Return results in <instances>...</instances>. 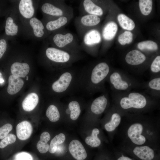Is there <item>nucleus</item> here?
<instances>
[{
	"instance_id": "f257e3e1",
	"label": "nucleus",
	"mask_w": 160,
	"mask_h": 160,
	"mask_svg": "<svg viewBox=\"0 0 160 160\" xmlns=\"http://www.w3.org/2000/svg\"><path fill=\"white\" fill-rule=\"evenodd\" d=\"M152 113L124 116L114 137L119 140V144L160 148V116Z\"/></svg>"
},
{
	"instance_id": "f03ea898",
	"label": "nucleus",
	"mask_w": 160,
	"mask_h": 160,
	"mask_svg": "<svg viewBox=\"0 0 160 160\" xmlns=\"http://www.w3.org/2000/svg\"><path fill=\"white\" fill-rule=\"evenodd\" d=\"M113 103L124 116L152 112L159 109V100L143 92L135 91L112 93Z\"/></svg>"
},
{
	"instance_id": "7ed1b4c3",
	"label": "nucleus",
	"mask_w": 160,
	"mask_h": 160,
	"mask_svg": "<svg viewBox=\"0 0 160 160\" xmlns=\"http://www.w3.org/2000/svg\"><path fill=\"white\" fill-rule=\"evenodd\" d=\"M111 70L107 63L101 62L80 71L79 90L89 95L106 92L105 83Z\"/></svg>"
},
{
	"instance_id": "20e7f679",
	"label": "nucleus",
	"mask_w": 160,
	"mask_h": 160,
	"mask_svg": "<svg viewBox=\"0 0 160 160\" xmlns=\"http://www.w3.org/2000/svg\"><path fill=\"white\" fill-rule=\"evenodd\" d=\"M80 72L69 68L60 70L57 78L51 85L53 92L60 97L72 95L79 90Z\"/></svg>"
},
{
	"instance_id": "39448f33",
	"label": "nucleus",
	"mask_w": 160,
	"mask_h": 160,
	"mask_svg": "<svg viewBox=\"0 0 160 160\" xmlns=\"http://www.w3.org/2000/svg\"><path fill=\"white\" fill-rule=\"evenodd\" d=\"M113 92H127L132 89L143 87V83L126 72L119 70H111L106 81Z\"/></svg>"
},
{
	"instance_id": "423d86ee",
	"label": "nucleus",
	"mask_w": 160,
	"mask_h": 160,
	"mask_svg": "<svg viewBox=\"0 0 160 160\" xmlns=\"http://www.w3.org/2000/svg\"><path fill=\"white\" fill-rule=\"evenodd\" d=\"M117 148L138 160H159L160 148L149 145L118 144Z\"/></svg>"
},
{
	"instance_id": "0eeeda50",
	"label": "nucleus",
	"mask_w": 160,
	"mask_h": 160,
	"mask_svg": "<svg viewBox=\"0 0 160 160\" xmlns=\"http://www.w3.org/2000/svg\"><path fill=\"white\" fill-rule=\"evenodd\" d=\"M124 114L113 103L107 111L103 127L109 134L111 142H112L121 124Z\"/></svg>"
},
{
	"instance_id": "6e6552de",
	"label": "nucleus",
	"mask_w": 160,
	"mask_h": 160,
	"mask_svg": "<svg viewBox=\"0 0 160 160\" xmlns=\"http://www.w3.org/2000/svg\"><path fill=\"white\" fill-rule=\"evenodd\" d=\"M46 55L51 61L59 65L60 70L69 68L72 63L78 59L73 53L54 47H49L46 51Z\"/></svg>"
},
{
	"instance_id": "1a4fd4ad",
	"label": "nucleus",
	"mask_w": 160,
	"mask_h": 160,
	"mask_svg": "<svg viewBox=\"0 0 160 160\" xmlns=\"http://www.w3.org/2000/svg\"><path fill=\"white\" fill-rule=\"evenodd\" d=\"M110 105L108 94L106 92H104L92 101L89 107V112L94 116L97 117L107 111L110 107Z\"/></svg>"
},
{
	"instance_id": "9d476101",
	"label": "nucleus",
	"mask_w": 160,
	"mask_h": 160,
	"mask_svg": "<svg viewBox=\"0 0 160 160\" xmlns=\"http://www.w3.org/2000/svg\"><path fill=\"white\" fill-rule=\"evenodd\" d=\"M68 150L72 157L75 160H85L87 157V151L79 140H74L70 143Z\"/></svg>"
},
{
	"instance_id": "9b49d317",
	"label": "nucleus",
	"mask_w": 160,
	"mask_h": 160,
	"mask_svg": "<svg viewBox=\"0 0 160 160\" xmlns=\"http://www.w3.org/2000/svg\"><path fill=\"white\" fill-rule=\"evenodd\" d=\"M69 101L65 108V113L69 115L70 118L73 120H77L79 117L81 111L80 101L75 96H71Z\"/></svg>"
},
{
	"instance_id": "f8f14e48",
	"label": "nucleus",
	"mask_w": 160,
	"mask_h": 160,
	"mask_svg": "<svg viewBox=\"0 0 160 160\" xmlns=\"http://www.w3.org/2000/svg\"><path fill=\"white\" fill-rule=\"evenodd\" d=\"M143 87L150 96L159 100L160 95V76L151 78L148 81L143 83Z\"/></svg>"
},
{
	"instance_id": "ddd939ff",
	"label": "nucleus",
	"mask_w": 160,
	"mask_h": 160,
	"mask_svg": "<svg viewBox=\"0 0 160 160\" xmlns=\"http://www.w3.org/2000/svg\"><path fill=\"white\" fill-rule=\"evenodd\" d=\"M16 131L17 136L19 139L26 140L30 137L32 133V126L29 122L23 121L17 125Z\"/></svg>"
},
{
	"instance_id": "4468645a",
	"label": "nucleus",
	"mask_w": 160,
	"mask_h": 160,
	"mask_svg": "<svg viewBox=\"0 0 160 160\" xmlns=\"http://www.w3.org/2000/svg\"><path fill=\"white\" fill-rule=\"evenodd\" d=\"M146 59L145 55L136 49L128 52L125 57L126 62L128 64L133 66H137L142 64Z\"/></svg>"
},
{
	"instance_id": "2eb2a0df",
	"label": "nucleus",
	"mask_w": 160,
	"mask_h": 160,
	"mask_svg": "<svg viewBox=\"0 0 160 160\" xmlns=\"http://www.w3.org/2000/svg\"><path fill=\"white\" fill-rule=\"evenodd\" d=\"M12 75L18 77H25L29 72L30 67L26 63L16 62L14 63L11 67Z\"/></svg>"
},
{
	"instance_id": "dca6fc26",
	"label": "nucleus",
	"mask_w": 160,
	"mask_h": 160,
	"mask_svg": "<svg viewBox=\"0 0 160 160\" xmlns=\"http://www.w3.org/2000/svg\"><path fill=\"white\" fill-rule=\"evenodd\" d=\"M24 84V82L22 79L12 75H11L8 79L7 89L8 93L11 95L16 94L20 90Z\"/></svg>"
},
{
	"instance_id": "f3484780",
	"label": "nucleus",
	"mask_w": 160,
	"mask_h": 160,
	"mask_svg": "<svg viewBox=\"0 0 160 160\" xmlns=\"http://www.w3.org/2000/svg\"><path fill=\"white\" fill-rule=\"evenodd\" d=\"M39 101L37 95L35 93H31L27 95L23 101V108L25 111H31L36 107Z\"/></svg>"
},
{
	"instance_id": "a211bd4d",
	"label": "nucleus",
	"mask_w": 160,
	"mask_h": 160,
	"mask_svg": "<svg viewBox=\"0 0 160 160\" xmlns=\"http://www.w3.org/2000/svg\"><path fill=\"white\" fill-rule=\"evenodd\" d=\"M19 8L20 14L25 18H31L34 14V10L32 0H20Z\"/></svg>"
},
{
	"instance_id": "6ab92c4d",
	"label": "nucleus",
	"mask_w": 160,
	"mask_h": 160,
	"mask_svg": "<svg viewBox=\"0 0 160 160\" xmlns=\"http://www.w3.org/2000/svg\"><path fill=\"white\" fill-rule=\"evenodd\" d=\"M73 39V35L70 33L65 34L58 33L53 37V40L55 44L59 48H63L71 43Z\"/></svg>"
},
{
	"instance_id": "aec40b11",
	"label": "nucleus",
	"mask_w": 160,
	"mask_h": 160,
	"mask_svg": "<svg viewBox=\"0 0 160 160\" xmlns=\"http://www.w3.org/2000/svg\"><path fill=\"white\" fill-rule=\"evenodd\" d=\"M118 30V26L114 22L108 23L104 26L103 31V36L106 40H110L115 37Z\"/></svg>"
},
{
	"instance_id": "412c9836",
	"label": "nucleus",
	"mask_w": 160,
	"mask_h": 160,
	"mask_svg": "<svg viewBox=\"0 0 160 160\" xmlns=\"http://www.w3.org/2000/svg\"><path fill=\"white\" fill-rule=\"evenodd\" d=\"M101 40L100 35L96 30H92L87 32L84 38V43L87 46H92L99 43Z\"/></svg>"
},
{
	"instance_id": "4be33fe9",
	"label": "nucleus",
	"mask_w": 160,
	"mask_h": 160,
	"mask_svg": "<svg viewBox=\"0 0 160 160\" xmlns=\"http://www.w3.org/2000/svg\"><path fill=\"white\" fill-rule=\"evenodd\" d=\"M50 138L49 134L47 132H43L41 134L40 140L36 145L37 149L40 153L44 154L48 151L49 145L47 143Z\"/></svg>"
},
{
	"instance_id": "5701e85b",
	"label": "nucleus",
	"mask_w": 160,
	"mask_h": 160,
	"mask_svg": "<svg viewBox=\"0 0 160 160\" xmlns=\"http://www.w3.org/2000/svg\"><path fill=\"white\" fill-rule=\"evenodd\" d=\"M100 132V130L98 128H94L92 130L91 135L85 138L86 143L93 148L99 147L101 144V140L98 136Z\"/></svg>"
},
{
	"instance_id": "b1692460",
	"label": "nucleus",
	"mask_w": 160,
	"mask_h": 160,
	"mask_svg": "<svg viewBox=\"0 0 160 160\" xmlns=\"http://www.w3.org/2000/svg\"><path fill=\"white\" fill-rule=\"evenodd\" d=\"M83 5L85 11L89 14L97 16H101L103 14V12L102 8L91 0H84Z\"/></svg>"
},
{
	"instance_id": "393cba45",
	"label": "nucleus",
	"mask_w": 160,
	"mask_h": 160,
	"mask_svg": "<svg viewBox=\"0 0 160 160\" xmlns=\"http://www.w3.org/2000/svg\"><path fill=\"white\" fill-rule=\"evenodd\" d=\"M117 19L120 25L124 29L130 31L135 27V24L133 20L124 14L118 15Z\"/></svg>"
},
{
	"instance_id": "a878e982",
	"label": "nucleus",
	"mask_w": 160,
	"mask_h": 160,
	"mask_svg": "<svg viewBox=\"0 0 160 160\" xmlns=\"http://www.w3.org/2000/svg\"><path fill=\"white\" fill-rule=\"evenodd\" d=\"M41 9L44 13L52 16L61 17L63 14V11L61 9L49 3L44 4Z\"/></svg>"
},
{
	"instance_id": "bb28decb",
	"label": "nucleus",
	"mask_w": 160,
	"mask_h": 160,
	"mask_svg": "<svg viewBox=\"0 0 160 160\" xmlns=\"http://www.w3.org/2000/svg\"><path fill=\"white\" fill-rule=\"evenodd\" d=\"M68 21V19L66 17L62 16L55 20L49 22L46 25V28L49 31H53L63 26Z\"/></svg>"
},
{
	"instance_id": "cd10ccee",
	"label": "nucleus",
	"mask_w": 160,
	"mask_h": 160,
	"mask_svg": "<svg viewBox=\"0 0 160 160\" xmlns=\"http://www.w3.org/2000/svg\"><path fill=\"white\" fill-rule=\"evenodd\" d=\"M30 25L33 28L34 35L38 37H41L44 34L43 29L44 26L41 22L36 17H33L30 20Z\"/></svg>"
},
{
	"instance_id": "c85d7f7f",
	"label": "nucleus",
	"mask_w": 160,
	"mask_h": 160,
	"mask_svg": "<svg viewBox=\"0 0 160 160\" xmlns=\"http://www.w3.org/2000/svg\"><path fill=\"white\" fill-rule=\"evenodd\" d=\"M46 115L49 121L52 122L57 121L60 116L58 108L53 104L50 105L48 107L46 111Z\"/></svg>"
},
{
	"instance_id": "c756f323",
	"label": "nucleus",
	"mask_w": 160,
	"mask_h": 160,
	"mask_svg": "<svg viewBox=\"0 0 160 160\" xmlns=\"http://www.w3.org/2000/svg\"><path fill=\"white\" fill-rule=\"evenodd\" d=\"M81 23L87 27H91L98 24L100 22V18L97 15L88 14L82 16L81 19Z\"/></svg>"
},
{
	"instance_id": "7c9ffc66",
	"label": "nucleus",
	"mask_w": 160,
	"mask_h": 160,
	"mask_svg": "<svg viewBox=\"0 0 160 160\" xmlns=\"http://www.w3.org/2000/svg\"><path fill=\"white\" fill-rule=\"evenodd\" d=\"M65 140V136L63 133H60L55 136L52 140L49 146L48 151L51 154L56 152L57 145L63 143Z\"/></svg>"
},
{
	"instance_id": "2f4dec72",
	"label": "nucleus",
	"mask_w": 160,
	"mask_h": 160,
	"mask_svg": "<svg viewBox=\"0 0 160 160\" xmlns=\"http://www.w3.org/2000/svg\"><path fill=\"white\" fill-rule=\"evenodd\" d=\"M5 31L6 34L9 36H14L17 33L18 26L14 23L13 20L11 17H8L7 19Z\"/></svg>"
},
{
	"instance_id": "473e14b6",
	"label": "nucleus",
	"mask_w": 160,
	"mask_h": 160,
	"mask_svg": "<svg viewBox=\"0 0 160 160\" xmlns=\"http://www.w3.org/2000/svg\"><path fill=\"white\" fill-rule=\"evenodd\" d=\"M139 6L142 13L147 15L151 12L152 8V1L151 0H140Z\"/></svg>"
},
{
	"instance_id": "72a5a7b5",
	"label": "nucleus",
	"mask_w": 160,
	"mask_h": 160,
	"mask_svg": "<svg viewBox=\"0 0 160 160\" xmlns=\"http://www.w3.org/2000/svg\"><path fill=\"white\" fill-rule=\"evenodd\" d=\"M151 78L160 76V56H157L152 62L150 66Z\"/></svg>"
},
{
	"instance_id": "f704fd0d",
	"label": "nucleus",
	"mask_w": 160,
	"mask_h": 160,
	"mask_svg": "<svg viewBox=\"0 0 160 160\" xmlns=\"http://www.w3.org/2000/svg\"><path fill=\"white\" fill-rule=\"evenodd\" d=\"M137 47L141 50L155 51L158 49L157 44L152 41H145L140 42L137 44Z\"/></svg>"
},
{
	"instance_id": "c9c22d12",
	"label": "nucleus",
	"mask_w": 160,
	"mask_h": 160,
	"mask_svg": "<svg viewBox=\"0 0 160 160\" xmlns=\"http://www.w3.org/2000/svg\"><path fill=\"white\" fill-rule=\"evenodd\" d=\"M133 34L130 32L125 31L120 34L118 37V41L119 43L122 45L126 44H129L133 40Z\"/></svg>"
},
{
	"instance_id": "e433bc0d",
	"label": "nucleus",
	"mask_w": 160,
	"mask_h": 160,
	"mask_svg": "<svg viewBox=\"0 0 160 160\" xmlns=\"http://www.w3.org/2000/svg\"><path fill=\"white\" fill-rule=\"evenodd\" d=\"M16 140V136L15 135L9 134L0 141V148H4L9 145L14 143Z\"/></svg>"
},
{
	"instance_id": "4c0bfd02",
	"label": "nucleus",
	"mask_w": 160,
	"mask_h": 160,
	"mask_svg": "<svg viewBox=\"0 0 160 160\" xmlns=\"http://www.w3.org/2000/svg\"><path fill=\"white\" fill-rule=\"evenodd\" d=\"M114 154H115L114 160H135L126 155L125 153L117 148H114Z\"/></svg>"
},
{
	"instance_id": "58836bf2",
	"label": "nucleus",
	"mask_w": 160,
	"mask_h": 160,
	"mask_svg": "<svg viewBox=\"0 0 160 160\" xmlns=\"http://www.w3.org/2000/svg\"><path fill=\"white\" fill-rule=\"evenodd\" d=\"M13 127L10 124H4L0 127V139H2L9 134L12 130Z\"/></svg>"
},
{
	"instance_id": "ea45409f",
	"label": "nucleus",
	"mask_w": 160,
	"mask_h": 160,
	"mask_svg": "<svg viewBox=\"0 0 160 160\" xmlns=\"http://www.w3.org/2000/svg\"><path fill=\"white\" fill-rule=\"evenodd\" d=\"M15 160H33V158L29 153L25 152H22L16 155Z\"/></svg>"
},
{
	"instance_id": "a19ab883",
	"label": "nucleus",
	"mask_w": 160,
	"mask_h": 160,
	"mask_svg": "<svg viewBox=\"0 0 160 160\" xmlns=\"http://www.w3.org/2000/svg\"><path fill=\"white\" fill-rule=\"evenodd\" d=\"M7 43L5 40H0V59L1 58L5 52L7 48Z\"/></svg>"
},
{
	"instance_id": "79ce46f5",
	"label": "nucleus",
	"mask_w": 160,
	"mask_h": 160,
	"mask_svg": "<svg viewBox=\"0 0 160 160\" xmlns=\"http://www.w3.org/2000/svg\"><path fill=\"white\" fill-rule=\"evenodd\" d=\"M4 82L2 73L0 72V84H2Z\"/></svg>"
},
{
	"instance_id": "37998d69",
	"label": "nucleus",
	"mask_w": 160,
	"mask_h": 160,
	"mask_svg": "<svg viewBox=\"0 0 160 160\" xmlns=\"http://www.w3.org/2000/svg\"><path fill=\"white\" fill-rule=\"evenodd\" d=\"M28 76H27V77H26V80H28Z\"/></svg>"
},
{
	"instance_id": "c03bdc74",
	"label": "nucleus",
	"mask_w": 160,
	"mask_h": 160,
	"mask_svg": "<svg viewBox=\"0 0 160 160\" xmlns=\"http://www.w3.org/2000/svg\"><path fill=\"white\" fill-rule=\"evenodd\" d=\"M109 160H114V158L113 159H111Z\"/></svg>"
}]
</instances>
